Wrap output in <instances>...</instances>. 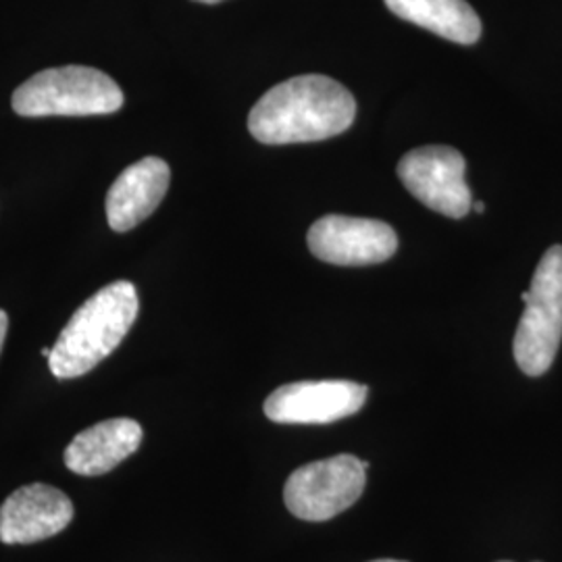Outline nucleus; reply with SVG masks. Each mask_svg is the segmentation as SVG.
<instances>
[{
    "instance_id": "1a4fd4ad",
    "label": "nucleus",
    "mask_w": 562,
    "mask_h": 562,
    "mask_svg": "<svg viewBox=\"0 0 562 562\" xmlns=\"http://www.w3.org/2000/svg\"><path fill=\"white\" fill-rule=\"evenodd\" d=\"M74 519L67 494L46 483L15 490L0 506V542L36 543L60 533Z\"/></svg>"
},
{
    "instance_id": "f3484780",
    "label": "nucleus",
    "mask_w": 562,
    "mask_h": 562,
    "mask_svg": "<svg viewBox=\"0 0 562 562\" xmlns=\"http://www.w3.org/2000/svg\"><path fill=\"white\" fill-rule=\"evenodd\" d=\"M373 562H406V561H392V559H382V561H373Z\"/></svg>"
},
{
    "instance_id": "0eeeda50",
    "label": "nucleus",
    "mask_w": 562,
    "mask_h": 562,
    "mask_svg": "<svg viewBox=\"0 0 562 562\" xmlns=\"http://www.w3.org/2000/svg\"><path fill=\"white\" fill-rule=\"evenodd\" d=\"M306 240L319 261L341 267L378 265L398 250V236L387 223L344 215H325L313 223Z\"/></svg>"
},
{
    "instance_id": "4468645a",
    "label": "nucleus",
    "mask_w": 562,
    "mask_h": 562,
    "mask_svg": "<svg viewBox=\"0 0 562 562\" xmlns=\"http://www.w3.org/2000/svg\"><path fill=\"white\" fill-rule=\"evenodd\" d=\"M473 211H475V213H483V211H485L483 202H473Z\"/></svg>"
},
{
    "instance_id": "ddd939ff",
    "label": "nucleus",
    "mask_w": 562,
    "mask_h": 562,
    "mask_svg": "<svg viewBox=\"0 0 562 562\" xmlns=\"http://www.w3.org/2000/svg\"><path fill=\"white\" fill-rule=\"evenodd\" d=\"M7 329H9V317L4 311H0V352H2V344L7 338Z\"/></svg>"
},
{
    "instance_id": "9d476101",
    "label": "nucleus",
    "mask_w": 562,
    "mask_h": 562,
    "mask_svg": "<svg viewBox=\"0 0 562 562\" xmlns=\"http://www.w3.org/2000/svg\"><path fill=\"white\" fill-rule=\"evenodd\" d=\"M171 181L169 165L144 157L130 165L106 194V222L113 232H130L148 220L161 204Z\"/></svg>"
},
{
    "instance_id": "423d86ee",
    "label": "nucleus",
    "mask_w": 562,
    "mask_h": 562,
    "mask_svg": "<svg viewBox=\"0 0 562 562\" xmlns=\"http://www.w3.org/2000/svg\"><path fill=\"white\" fill-rule=\"evenodd\" d=\"M464 173V157L450 146L415 148L398 162V178L404 188L427 209L450 220H462L473 206Z\"/></svg>"
},
{
    "instance_id": "f03ea898",
    "label": "nucleus",
    "mask_w": 562,
    "mask_h": 562,
    "mask_svg": "<svg viewBox=\"0 0 562 562\" xmlns=\"http://www.w3.org/2000/svg\"><path fill=\"white\" fill-rule=\"evenodd\" d=\"M132 281H113L81 304L53 346L48 367L57 380H76L117 350L138 317Z\"/></svg>"
},
{
    "instance_id": "2eb2a0df",
    "label": "nucleus",
    "mask_w": 562,
    "mask_h": 562,
    "mask_svg": "<svg viewBox=\"0 0 562 562\" xmlns=\"http://www.w3.org/2000/svg\"><path fill=\"white\" fill-rule=\"evenodd\" d=\"M194 2H202V4H217V2H223V0H194Z\"/></svg>"
},
{
    "instance_id": "dca6fc26",
    "label": "nucleus",
    "mask_w": 562,
    "mask_h": 562,
    "mask_svg": "<svg viewBox=\"0 0 562 562\" xmlns=\"http://www.w3.org/2000/svg\"><path fill=\"white\" fill-rule=\"evenodd\" d=\"M50 352H53V348H42V357H46V359H48V357H50Z\"/></svg>"
},
{
    "instance_id": "f8f14e48",
    "label": "nucleus",
    "mask_w": 562,
    "mask_h": 562,
    "mask_svg": "<svg viewBox=\"0 0 562 562\" xmlns=\"http://www.w3.org/2000/svg\"><path fill=\"white\" fill-rule=\"evenodd\" d=\"M401 20L425 27L443 41L475 44L482 36V20L464 0H383Z\"/></svg>"
},
{
    "instance_id": "7ed1b4c3",
    "label": "nucleus",
    "mask_w": 562,
    "mask_h": 562,
    "mask_svg": "<svg viewBox=\"0 0 562 562\" xmlns=\"http://www.w3.org/2000/svg\"><path fill=\"white\" fill-rule=\"evenodd\" d=\"M11 102L21 117H86L120 111L123 92L104 71L65 65L23 81Z\"/></svg>"
},
{
    "instance_id": "a211bd4d",
    "label": "nucleus",
    "mask_w": 562,
    "mask_h": 562,
    "mask_svg": "<svg viewBox=\"0 0 562 562\" xmlns=\"http://www.w3.org/2000/svg\"><path fill=\"white\" fill-rule=\"evenodd\" d=\"M501 562H510V561H501Z\"/></svg>"
},
{
    "instance_id": "f257e3e1",
    "label": "nucleus",
    "mask_w": 562,
    "mask_h": 562,
    "mask_svg": "<svg viewBox=\"0 0 562 562\" xmlns=\"http://www.w3.org/2000/svg\"><path fill=\"white\" fill-rule=\"evenodd\" d=\"M357 117V101L340 81L296 76L267 90L248 115V132L271 146L340 136Z\"/></svg>"
},
{
    "instance_id": "6e6552de",
    "label": "nucleus",
    "mask_w": 562,
    "mask_h": 562,
    "mask_svg": "<svg viewBox=\"0 0 562 562\" xmlns=\"http://www.w3.org/2000/svg\"><path fill=\"white\" fill-rule=\"evenodd\" d=\"M367 396V385L346 380L288 383L265 401V415L283 425H327L359 413Z\"/></svg>"
},
{
    "instance_id": "39448f33",
    "label": "nucleus",
    "mask_w": 562,
    "mask_h": 562,
    "mask_svg": "<svg viewBox=\"0 0 562 562\" xmlns=\"http://www.w3.org/2000/svg\"><path fill=\"white\" fill-rule=\"evenodd\" d=\"M367 464L352 454L308 462L283 487V503L302 521H327L361 498Z\"/></svg>"
},
{
    "instance_id": "9b49d317",
    "label": "nucleus",
    "mask_w": 562,
    "mask_h": 562,
    "mask_svg": "<svg viewBox=\"0 0 562 562\" xmlns=\"http://www.w3.org/2000/svg\"><path fill=\"white\" fill-rule=\"evenodd\" d=\"M140 423L134 419H109L83 429L65 450L69 471L83 477H99L113 471L132 457L142 443Z\"/></svg>"
},
{
    "instance_id": "20e7f679",
    "label": "nucleus",
    "mask_w": 562,
    "mask_h": 562,
    "mask_svg": "<svg viewBox=\"0 0 562 562\" xmlns=\"http://www.w3.org/2000/svg\"><path fill=\"white\" fill-rule=\"evenodd\" d=\"M521 299L525 313L513 352L525 375L540 378L552 367L562 340V246L546 250Z\"/></svg>"
}]
</instances>
